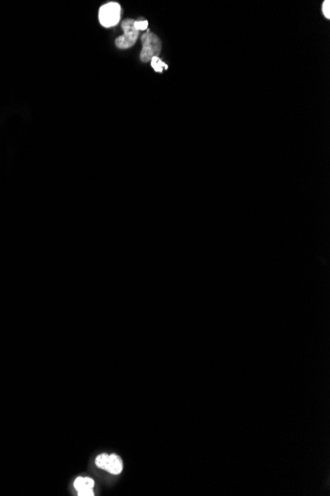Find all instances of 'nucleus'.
Segmentation results:
<instances>
[{"instance_id": "nucleus-1", "label": "nucleus", "mask_w": 330, "mask_h": 496, "mask_svg": "<svg viewBox=\"0 0 330 496\" xmlns=\"http://www.w3.org/2000/svg\"><path fill=\"white\" fill-rule=\"evenodd\" d=\"M143 50L141 52V61L144 63L149 62L153 57H159L161 52V41L159 37L147 31L142 36Z\"/></svg>"}, {"instance_id": "nucleus-2", "label": "nucleus", "mask_w": 330, "mask_h": 496, "mask_svg": "<svg viewBox=\"0 0 330 496\" xmlns=\"http://www.w3.org/2000/svg\"><path fill=\"white\" fill-rule=\"evenodd\" d=\"M100 24L105 28L114 27L121 19V6L117 2H109L99 10Z\"/></svg>"}, {"instance_id": "nucleus-3", "label": "nucleus", "mask_w": 330, "mask_h": 496, "mask_svg": "<svg viewBox=\"0 0 330 496\" xmlns=\"http://www.w3.org/2000/svg\"><path fill=\"white\" fill-rule=\"evenodd\" d=\"M134 21L127 19L122 23L124 34L116 39V46L119 49H129L134 45L139 38V31L133 26Z\"/></svg>"}, {"instance_id": "nucleus-4", "label": "nucleus", "mask_w": 330, "mask_h": 496, "mask_svg": "<svg viewBox=\"0 0 330 496\" xmlns=\"http://www.w3.org/2000/svg\"><path fill=\"white\" fill-rule=\"evenodd\" d=\"M95 483L90 477H82L80 476L74 482V487L79 492L80 496H93V487Z\"/></svg>"}, {"instance_id": "nucleus-5", "label": "nucleus", "mask_w": 330, "mask_h": 496, "mask_svg": "<svg viewBox=\"0 0 330 496\" xmlns=\"http://www.w3.org/2000/svg\"><path fill=\"white\" fill-rule=\"evenodd\" d=\"M104 469L112 474H119L123 470L122 458L117 455H109Z\"/></svg>"}, {"instance_id": "nucleus-6", "label": "nucleus", "mask_w": 330, "mask_h": 496, "mask_svg": "<svg viewBox=\"0 0 330 496\" xmlns=\"http://www.w3.org/2000/svg\"><path fill=\"white\" fill-rule=\"evenodd\" d=\"M151 67L152 68L158 71V72H162L163 69H167V65L164 64L159 57H153L151 60Z\"/></svg>"}, {"instance_id": "nucleus-7", "label": "nucleus", "mask_w": 330, "mask_h": 496, "mask_svg": "<svg viewBox=\"0 0 330 496\" xmlns=\"http://www.w3.org/2000/svg\"><path fill=\"white\" fill-rule=\"evenodd\" d=\"M108 456L109 455L107 454H102V455H99V456L96 457V466L100 469H105L106 463L108 461Z\"/></svg>"}, {"instance_id": "nucleus-8", "label": "nucleus", "mask_w": 330, "mask_h": 496, "mask_svg": "<svg viewBox=\"0 0 330 496\" xmlns=\"http://www.w3.org/2000/svg\"><path fill=\"white\" fill-rule=\"evenodd\" d=\"M134 28L140 32V31H145L148 27V22L146 20L144 21H134L133 23Z\"/></svg>"}, {"instance_id": "nucleus-9", "label": "nucleus", "mask_w": 330, "mask_h": 496, "mask_svg": "<svg viewBox=\"0 0 330 496\" xmlns=\"http://www.w3.org/2000/svg\"><path fill=\"white\" fill-rule=\"evenodd\" d=\"M322 12H323V15L329 19L330 18V1L329 0H325L323 3H322Z\"/></svg>"}]
</instances>
